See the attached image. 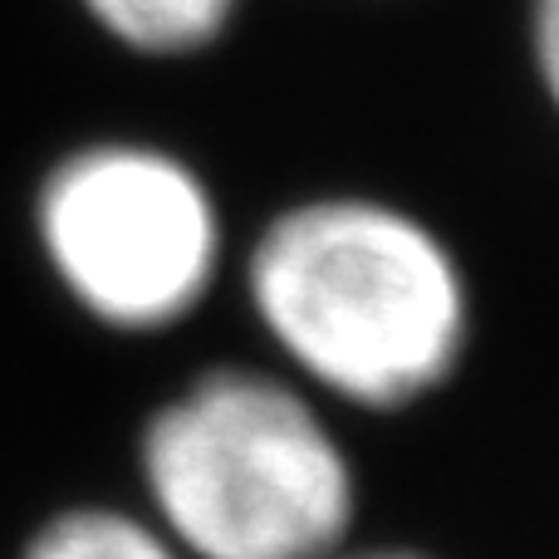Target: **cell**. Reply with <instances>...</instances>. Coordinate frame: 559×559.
Listing matches in <instances>:
<instances>
[{
    "label": "cell",
    "mask_w": 559,
    "mask_h": 559,
    "mask_svg": "<svg viewBox=\"0 0 559 559\" xmlns=\"http://www.w3.org/2000/svg\"><path fill=\"white\" fill-rule=\"evenodd\" d=\"M138 491L182 559H329L358 525V472L329 403L246 364L206 368L147 413Z\"/></svg>",
    "instance_id": "2"
},
{
    "label": "cell",
    "mask_w": 559,
    "mask_h": 559,
    "mask_svg": "<svg viewBox=\"0 0 559 559\" xmlns=\"http://www.w3.org/2000/svg\"><path fill=\"white\" fill-rule=\"evenodd\" d=\"M15 559H182V550L143 511L84 501L45 515Z\"/></svg>",
    "instance_id": "5"
},
{
    "label": "cell",
    "mask_w": 559,
    "mask_h": 559,
    "mask_svg": "<svg viewBox=\"0 0 559 559\" xmlns=\"http://www.w3.org/2000/svg\"><path fill=\"white\" fill-rule=\"evenodd\" d=\"M329 559H432V555H417V550H397V545H383V550H358V545H344L338 555Z\"/></svg>",
    "instance_id": "7"
},
{
    "label": "cell",
    "mask_w": 559,
    "mask_h": 559,
    "mask_svg": "<svg viewBox=\"0 0 559 559\" xmlns=\"http://www.w3.org/2000/svg\"><path fill=\"white\" fill-rule=\"evenodd\" d=\"M104 45L147 64H187L236 35L251 0H74Z\"/></svg>",
    "instance_id": "4"
},
{
    "label": "cell",
    "mask_w": 559,
    "mask_h": 559,
    "mask_svg": "<svg viewBox=\"0 0 559 559\" xmlns=\"http://www.w3.org/2000/svg\"><path fill=\"white\" fill-rule=\"evenodd\" d=\"M241 295L285 373L354 413L442 393L476 329L456 246L423 212L354 187L275 206L241 251Z\"/></svg>",
    "instance_id": "1"
},
{
    "label": "cell",
    "mask_w": 559,
    "mask_h": 559,
    "mask_svg": "<svg viewBox=\"0 0 559 559\" xmlns=\"http://www.w3.org/2000/svg\"><path fill=\"white\" fill-rule=\"evenodd\" d=\"M29 236L59 295L128 338L187 324L231 255L212 177L143 133H98L55 153L29 197Z\"/></svg>",
    "instance_id": "3"
},
{
    "label": "cell",
    "mask_w": 559,
    "mask_h": 559,
    "mask_svg": "<svg viewBox=\"0 0 559 559\" xmlns=\"http://www.w3.org/2000/svg\"><path fill=\"white\" fill-rule=\"evenodd\" d=\"M525 59L540 98L559 118V0H525Z\"/></svg>",
    "instance_id": "6"
}]
</instances>
